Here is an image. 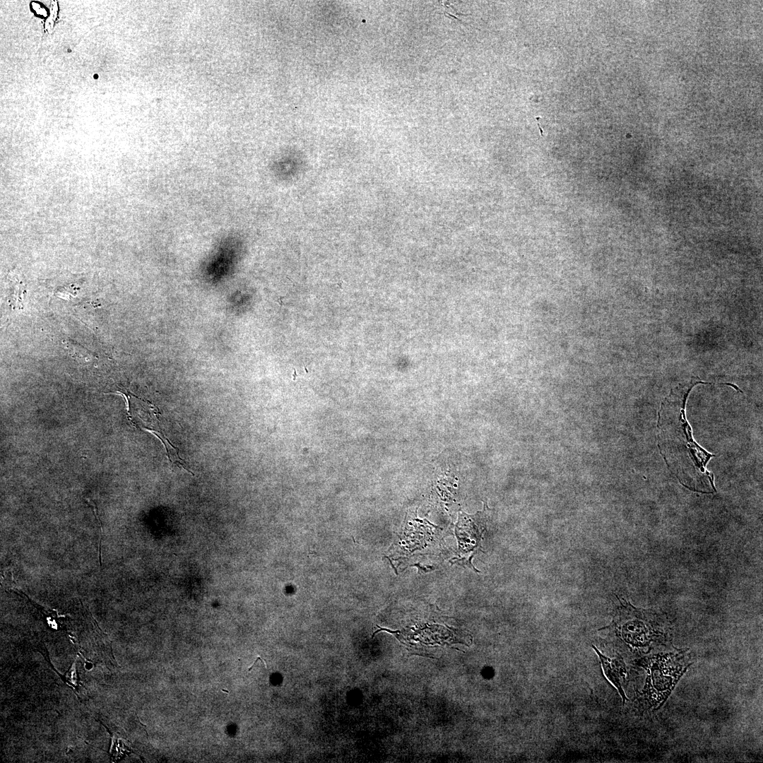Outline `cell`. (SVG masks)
Segmentation results:
<instances>
[{
    "instance_id": "1",
    "label": "cell",
    "mask_w": 763,
    "mask_h": 763,
    "mask_svg": "<svg viewBox=\"0 0 763 763\" xmlns=\"http://www.w3.org/2000/svg\"><path fill=\"white\" fill-rule=\"evenodd\" d=\"M702 383L692 378L673 389L664 398L658 413V445L668 468L682 485L694 491L713 492V475L706 466L714 455L694 440L685 414L690 391Z\"/></svg>"
},
{
    "instance_id": "2",
    "label": "cell",
    "mask_w": 763,
    "mask_h": 763,
    "mask_svg": "<svg viewBox=\"0 0 763 763\" xmlns=\"http://www.w3.org/2000/svg\"><path fill=\"white\" fill-rule=\"evenodd\" d=\"M613 629L632 651L643 653L666 645L670 640L669 626L661 616L627 603L617 610Z\"/></svg>"
},
{
    "instance_id": "3",
    "label": "cell",
    "mask_w": 763,
    "mask_h": 763,
    "mask_svg": "<svg viewBox=\"0 0 763 763\" xmlns=\"http://www.w3.org/2000/svg\"><path fill=\"white\" fill-rule=\"evenodd\" d=\"M692 663L687 649L657 653L643 659L646 678L641 697L647 709L657 710L663 705Z\"/></svg>"
},
{
    "instance_id": "4",
    "label": "cell",
    "mask_w": 763,
    "mask_h": 763,
    "mask_svg": "<svg viewBox=\"0 0 763 763\" xmlns=\"http://www.w3.org/2000/svg\"><path fill=\"white\" fill-rule=\"evenodd\" d=\"M593 648L600 658L604 674L617 689L625 703L627 699L623 690L627 677V669L622 658L620 656L609 658L601 653L594 646Z\"/></svg>"
},
{
    "instance_id": "5",
    "label": "cell",
    "mask_w": 763,
    "mask_h": 763,
    "mask_svg": "<svg viewBox=\"0 0 763 763\" xmlns=\"http://www.w3.org/2000/svg\"><path fill=\"white\" fill-rule=\"evenodd\" d=\"M105 394H119V395L122 396L125 398V403H126V412H127V414H128V418L131 421V415H130V412H129V396L126 394H125V393H124L122 391L109 392V393H105Z\"/></svg>"
}]
</instances>
